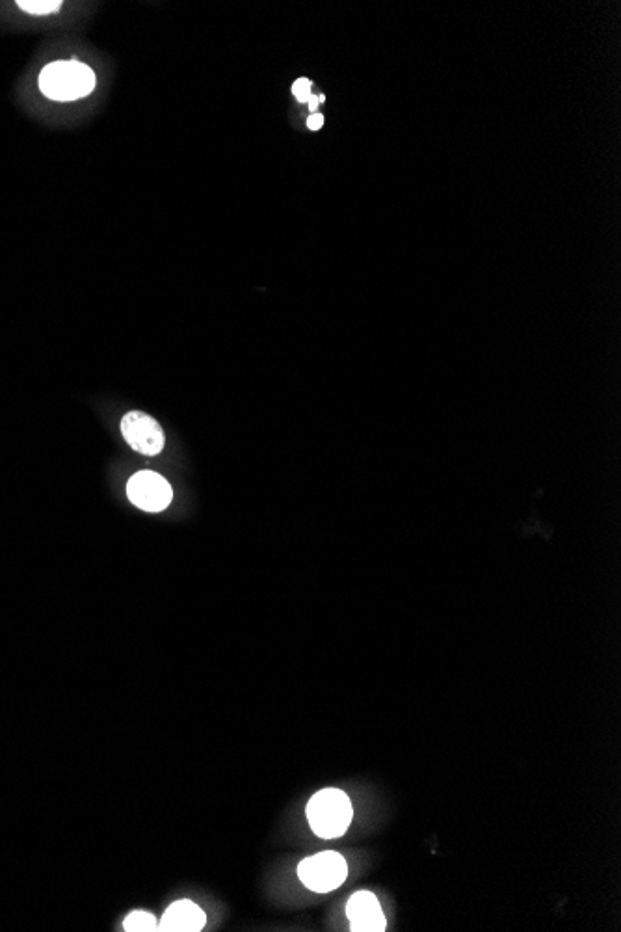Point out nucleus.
Here are the masks:
<instances>
[{
	"label": "nucleus",
	"mask_w": 621,
	"mask_h": 932,
	"mask_svg": "<svg viewBox=\"0 0 621 932\" xmlns=\"http://www.w3.org/2000/svg\"><path fill=\"white\" fill-rule=\"evenodd\" d=\"M305 813L311 830L318 838L337 839L346 834L354 817V808L344 791L328 787L309 799Z\"/></svg>",
	"instance_id": "f257e3e1"
},
{
	"label": "nucleus",
	"mask_w": 621,
	"mask_h": 932,
	"mask_svg": "<svg viewBox=\"0 0 621 932\" xmlns=\"http://www.w3.org/2000/svg\"><path fill=\"white\" fill-rule=\"evenodd\" d=\"M40 88L54 101H75L92 94L95 73L80 62H54L41 71Z\"/></svg>",
	"instance_id": "f03ea898"
},
{
	"label": "nucleus",
	"mask_w": 621,
	"mask_h": 932,
	"mask_svg": "<svg viewBox=\"0 0 621 932\" xmlns=\"http://www.w3.org/2000/svg\"><path fill=\"white\" fill-rule=\"evenodd\" d=\"M348 877V864L343 854L335 851L307 856L298 866V879L315 893H330L341 888Z\"/></svg>",
	"instance_id": "7ed1b4c3"
},
{
	"label": "nucleus",
	"mask_w": 621,
	"mask_h": 932,
	"mask_svg": "<svg viewBox=\"0 0 621 932\" xmlns=\"http://www.w3.org/2000/svg\"><path fill=\"white\" fill-rule=\"evenodd\" d=\"M127 495L134 506L153 514L166 510L173 499L170 482L153 471L136 473L127 484Z\"/></svg>",
	"instance_id": "20e7f679"
},
{
	"label": "nucleus",
	"mask_w": 621,
	"mask_h": 932,
	"mask_svg": "<svg viewBox=\"0 0 621 932\" xmlns=\"http://www.w3.org/2000/svg\"><path fill=\"white\" fill-rule=\"evenodd\" d=\"M121 434L136 453L157 456L164 449V432L159 423L144 412H129L121 419Z\"/></svg>",
	"instance_id": "39448f33"
},
{
	"label": "nucleus",
	"mask_w": 621,
	"mask_h": 932,
	"mask_svg": "<svg viewBox=\"0 0 621 932\" xmlns=\"http://www.w3.org/2000/svg\"><path fill=\"white\" fill-rule=\"evenodd\" d=\"M346 916L350 919V931L384 932L387 927V919L378 897L367 890L354 893L348 899Z\"/></svg>",
	"instance_id": "423d86ee"
},
{
	"label": "nucleus",
	"mask_w": 621,
	"mask_h": 932,
	"mask_svg": "<svg viewBox=\"0 0 621 932\" xmlns=\"http://www.w3.org/2000/svg\"><path fill=\"white\" fill-rule=\"evenodd\" d=\"M205 925L207 914L203 912V908L190 899H179L168 906V910L160 919L157 931L199 932L205 929Z\"/></svg>",
	"instance_id": "0eeeda50"
},
{
	"label": "nucleus",
	"mask_w": 621,
	"mask_h": 932,
	"mask_svg": "<svg viewBox=\"0 0 621 932\" xmlns=\"http://www.w3.org/2000/svg\"><path fill=\"white\" fill-rule=\"evenodd\" d=\"M157 929H159V921L146 910H134L123 921V931L127 932H151Z\"/></svg>",
	"instance_id": "6e6552de"
},
{
	"label": "nucleus",
	"mask_w": 621,
	"mask_h": 932,
	"mask_svg": "<svg viewBox=\"0 0 621 932\" xmlns=\"http://www.w3.org/2000/svg\"><path fill=\"white\" fill-rule=\"evenodd\" d=\"M17 6L27 12V14L32 15H47L53 14V12H58L62 8V2L60 0H21L17 2Z\"/></svg>",
	"instance_id": "1a4fd4ad"
},
{
	"label": "nucleus",
	"mask_w": 621,
	"mask_h": 932,
	"mask_svg": "<svg viewBox=\"0 0 621 932\" xmlns=\"http://www.w3.org/2000/svg\"><path fill=\"white\" fill-rule=\"evenodd\" d=\"M292 94L300 103H307L311 99V82L307 79H298L292 84Z\"/></svg>",
	"instance_id": "9d476101"
},
{
	"label": "nucleus",
	"mask_w": 621,
	"mask_h": 932,
	"mask_svg": "<svg viewBox=\"0 0 621 932\" xmlns=\"http://www.w3.org/2000/svg\"><path fill=\"white\" fill-rule=\"evenodd\" d=\"M322 125H324V116H322V114H313V116L307 120V127H309L311 131H318Z\"/></svg>",
	"instance_id": "9b49d317"
},
{
	"label": "nucleus",
	"mask_w": 621,
	"mask_h": 932,
	"mask_svg": "<svg viewBox=\"0 0 621 932\" xmlns=\"http://www.w3.org/2000/svg\"><path fill=\"white\" fill-rule=\"evenodd\" d=\"M307 103H309V110L313 112V110H317L318 103H320V101H318V97H315V95H311V99H309Z\"/></svg>",
	"instance_id": "f8f14e48"
}]
</instances>
